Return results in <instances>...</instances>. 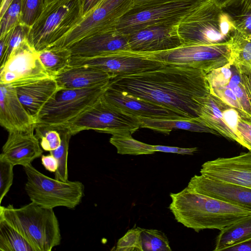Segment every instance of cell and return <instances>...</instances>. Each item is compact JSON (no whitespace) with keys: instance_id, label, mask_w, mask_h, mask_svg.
Here are the masks:
<instances>
[{"instance_id":"6da1fadb","label":"cell","mask_w":251,"mask_h":251,"mask_svg":"<svg viewBox=\"0 0 251 251\" xmlns=\"http://www.w3.org/2000/svg\"><path fill=\"white\" fill-rule=\"evenodd\" d=\"M206 74L202 70L172 64L145 73L114 76L109 86L193 118L198 117V98L210 93Z\"/></svg>"},{"instance_id":"7a4b0ae2","label":"cell","mask_w":251,"mask_h":251,"mask_svg":"<svg viewBox=\"0 0 251 251\" xmlns=\"http://www.w3.org/2000/svg\"><path fill=\"white\" fill-rule=\"evenodd\" d=\"M169 209L176 221L198 232L220 230L251 215V210L196 192L187 186L171 193Z\"/></svg>"},{"instance_id":"3957f363","label":"cell","mask_w":251,"mask_h":251,"mask_svg":"<svg viewBox=\"0 0 251 251\" xmlns=\"http://www.w3.org/2000/svg\"><path fill=\"white\" fill-rule=\"evenodd\" d=\"M0 218L17 230L35 251H50L60 243L59 224L53 208L32 201L18 208L12 204L0 206Z\"/></svg>"},{"instance_id":"277c9868","label":"cell","mask_w":251,"mask_h":251,"mask_svg":"<svg viewBox=\"0 0 251 251\" xmlns=\"http://www.w3.org/2000/svg\"><path fill=\"white\" fill-rule=\"evenodd\" d=\"M182 46L228 42L235 30L233 19L209 0H204L178 25Z\"/></svg>"},{"instance_id":"5b68a950","label":"cell","mask_w":251,"mask_h":251,"mask_svg":"<svg viewBox=\"0 0 251 251\" xmlns=\"http://www.w3.org/2000/svg\"><path fill=\"white\" fill-rule=\"evenodd\" d=\"M210 93L251 119V66L234 60L206 74Z\"/></svg>"},{"instance_id":"8992f818","label":"cell","mask_w":251,"mask_h":251,"mask_svg":"<svg viewBox=\"0 0 251 251\" xmlns=\"http://www.w3.org/2000/svg\"><path fill=\"white\" fill-rule=\"evenodd\" d=\"M81 0H56L47 5L30 27L28 41L37 51L59 40L77 23Z\"/></svg>"},{"instance_id":"52a82bcc","label":"cell","mask_w":251,"mask_h":251,"mask_svg":"<svg viewBox=\"0 0 251 251\" xmlns=\"http://www.w3.org/2000/svg\"><path fill=\"white\" fill-rule=\"evenodd\" d=\"M23 167L26 176L25 189L32 202L47 208L64 206L70 209L81 202L84 186L80 181L50 178L31 164Z\"/></svg>"},{"instance_id":"ba28073f","label":"cell","mask_w":251,"mask_h":251,"mask_svg":"<svg viewBox=\"0 0 251 251\" xmlns=\"http://www.w3.org/2000/svg\"><path fill=\"white\" fill-rule=\"evenodd\" d=\"M60 126L66 128L72 136L89 129L112 135L132 134L141 127V121L139 118L108 101L102 95L74 121Z\"/></svg>"},{"instance_id":"9c48e42d","label":"cell","mask_w":251,"mask_h":251,"mask_svg":"<svg viewBox=\"0 0 251 251\" xmlns=\"http://www.w3.org/2000/svg\"><path fill=\"white\" fill-rule=\"evenodd\" d=\"M110 82L83 89H62L40 111L36 124L64 126L93 105L103 95Z\"/></svg>"},{"instance_id":"30bf717a","label":"cell","mask_w":251,"mask_h":251,"mask_svg":"<svg viewBox=\"0 0 251 251\" xmlns=\"http://www.w3.org/2000/svg\"><path fill=\"white\" fill-rule=\"evenodd\" d=\"M204 0H181L145 7H131L112 29L128 35L156 25H178Z\"/></svg>"},{"instance_id":"8fae6325","label":"cell","mask_w":251,"mask_h":251,"mask_svg":"<svg viewBox=\"0 0 251 251\" xmlns=\"http://www.w3.org/2000/svg\"><path fill=\"white\" fill-rule=\"evenodd\" d=\"M168 65L154 52L120 51L93 57L71 56L69 66H89L108 73L114 76L140 74Z\"/></svg>"},{"instance_id":"7c38bea8","label":"cell","mask_w":251,"mask_h":251,"mask_svg":"<svg viewBox=\"0 0 251 251\" xmlns=\"http://www.w3.org/2000/svg\"><path fill=\"white\" fill-rule=\"evenodd\" d=\"M132 5L133 0H101L68 32L49 47L67 48L84 37L112 29Z\"/></svg>"},{"instance_id":"4fadbf2b","label":"cell","mask_w":251,"mask_h":251,"mask_svg":"<svg viewBox=\"0 0 251 251\" xmlns=\"http://www.w3.org/2000/svg\"><path fill=\"white\" fill-rule=\"evenodd\" d=\"M154 53L158 59L170 65L198 69L206 74L234 60L229 41L213 45L182 46Z\"/></svg>"},{"instance_id":"5bb4252c","label":"cell","mask_w":251,"mask_h":251,"mask_svg":"<svg viewBox=\"0 0 251 251\" xmlns=\"http://www.w3.org/2000/svg\"><path fill=\"white\" fill-rule=\"evenodd\" d=\"M0 69V83L9 84L13 87L53 77L44 68L39 58L38 51L28 40L13 50Z\"/></svg>"},{"instance_id":"9a60e30c","label":"cell","mask_w":251,"mask_h":251,"mask_svg":"<svg viewBox=\"0 0 251 251\" xmlns=\"http://www.w3.org/2000/svg\"><path fill=\"white\" fill-rule=\"evenodd\" d=\"M201 175L209 178L251 188V151L203 163Z\"/></svg>"},{"instance_id":"2e32d148","label":"cell","mask_w":251,"mask_h":251,"mask_svg":"<svg viewBox=\"0 0 251 251\" xmlns=\"http://www.w3.org/2000/svg\"><path fill=\"white\" fill-rule=\"evenodd\" d=\"M178 25H162L147 27L128 34L130 50L140 52L167 51L183 45Z\"/></svg>"},{"instance_id":"e0dca14e","label":"cell","mask_w":251,"mask_h":251,"mask_svg":"<svg viewBox=\"0 0 251 251\" xmlns=\"http://www.w3.org/2000/svg\"><path fill=\"white\" fill-rule=\"evenodd\" d=\"M103 96L109 102L138 118L159 119L188 118L164 106L109 85Z\"/></svg>"},{"instance_id":"ac0fdd59","label":"cell","mask_w":251,"mask_h":251,"mask_svg":"<svg viewBox=\"0 0 251 251\" xmlns=\"http://www.w3.org/2000/svg\"><path fill=\"white\" fill-rule=\"evenodd\" d=\"M67 48L72 56L84 58L130 50L128 35L115 29L84 37Z\"/></svg>"},{"instance_id":"d6986e66","label":"cell","mask_w":251,"mask_h":251,"mask_svg":"<svg viewBox=\"0 0 251 251\" xmlns=\"http://www.w3.org/2000/svg\"><path fill=\"white\" fill-rule=\"evenodd\" d=\"M187 187L198 193L251 210V188L195 175Z\"/></svg>"},{"instance_id":"ffe728a7","label":"cell","mask_w":251,"mask_h":251,"mask_svg":"<svg viewBox=\"0 0 251 251\" xmlns=\"http://www.w3.org/2000/svg\"><path fill=\"white\" fill-rule=\"evenodd\" d=\"M35 126L25 131L8 132L0 155L14 166L30 165L42 155L43 150L34 133Z\"/></svg>"},{"instance_id":"44dd1931","label":"cell","mask_w":251,"mask_h":251,"mask_svg":"<svg viewBox=\"0 0 251 251\" xmlns=\"http://www.w3.org/2000/svg\"><path fill=\"white\" fill-rule=\"evenodd\" d=\"M0 124L8 132L25 131L36 126V120L27 112L14 87L0 83Z\"/></svg>"},{"instance_id":"7402d4cb","label":"cell","mask_w":251,"mask_h":251,"mask_svg":"<svg viewBox=\"0 0 251 251\" xmlns=\"http://www.w3.org/2000/svg\"><path fill=\"white\" fill-rule=\"evenodd\" d=\"M14 88L19 100L36 121L43 107L62 89L55 78L53 77L33 81Z\"/></svg>"},{"instance_id":"603a6c76","label":"cell","mask_w":251,"mask_h":251,"mask_svg":"<svg viewBox=\"0 0 251 251\" xmlns=\"http://www.w3.org/2000/svg\"><path fill=\"white\" fill-rule=\"evenodd\" d=\"M198 101L200 107L198 117L204 124L219 135L240 144L238 135L225 120L224 111L228 104L210 93L198 98Z\"/></svg>"},{"instance_id":"cb8c5ba5","label":"cell","mask_w":251,"mask_h":251,"mask_svg":"<svg viewBox=\"0 0 251 251\" xmlns=\"http://www.w3.org/2000/svg\"><path fill=\"white\" fill-rule=\"evenodd\" d=\"M111 74L89 66H68L55 77L61 89L91 88L110 82Z\"/></svg>"},{"instance_id":"d4e9b609","label":"cell","mask_w":251,"mask_h":251,"mask_svg":"<svg viewBox=\"0 0 251 251\" xmlns=\"http://www.w3.org/2000/svg\"><path fill=\"white\" fill-rule=\"evenodd\" d=\"M139 118L141 121V127L149 128L167 135H169L173 129H176L219 135L206 126L199 117L176 119Z\"/></svg>"},{"instance_id":"484cf974","label":"cell","mask_w":251,"mask_h":251,"mask_svg":"<svg viewBox=\"0 0 251 251\" xmlns=\"http://www.w3.org/2000/svg\"><path fill=\"white\" fill-rule=\"evenodd\" d=\"M251 239V215L220 230L214 251L226 249Z\"/></svg>"},{"instance_id":"4316f807","label":"cell","mask_w":251,"mask_h":251,"mask_svg":"<svg viewBox=\"0 0 251 251\" xmlns=\"http://www.w3.org/2000/svg\"><path fill=\"white\" fill-rule=\"evenodd\" d=\"M39 58L48 74L55 77L69 66L71 53L68 48L48 47L38 51Z\"/></svg>"},{"instance_id":"83f0119b","label":"cell","mask_w":251,"mask_h":251,"mask_svg":"<svg viewBox=\"0 0 251 251\" xmlns=\"http://www.w3.org/2000/svg\"><path fill=\"white\" fill-rule=\"evenodd\" d=\"M0 251H35L25 239L2 218H0Z\"/></svg>"},{"instance_id":"f1b7e54d","label":"cell","mask_w":251,"mask_h":251,"mask_svg":"<svg viewBox=\"0 0 251 251\" xmlns=\"http://www.w3.org/2000/svg\"><path fill=\"white\" fill-rule=\"evenodd\" d=\"M131 133H126L112 135L110 143L120 154H151L155 152L153 145L147 144L134 139Z\"/></svg>"},{"instance_id":"f546056e","label":"cell","mask_w":251,"mask_h":251,"mask_svg":"<svg viewBox=\"0 0 251 251\" xmlns=\"http://www.w3.org/2000/svg\"><path fill=\"white\" fill-rule=\"evenodd\" d=\"M56 128L60 133L61 142L55 150L50 151L58 162V168L55 173V178L61 181L68 180V155L69 145L71 134L65 127L57 126Z\"/></svg>"},{"instance_id":"4dcf8cb0","label":"cell","mask_w":251,"mask_h":251,"mask_svg":"<svg viewBox=\"0 0 251 251\" xmlns=\"http://www.w3.org/2000/svg\"><path fill=\"white\" fill-rule=\"evenodd\" d=\"M235 61L246 65L251 62V34L235 30L230 41Z\"/></svg>"},{"instance_id":"1f68e13d","label":"cell","mask_w":251,"mask_h":251,"mask_svg":"<svg viewBox=\"0 0 251 251\" xmlns=\"http://www.w3.org/2000/svg\"><path fill=\"white\" fill-rule=\"evenodd\" d=\"M143 251H171L166 234L158 230L144 229L141 233Z\"/></svg>"},{"instance_id":"d6a6232c","label":"cell","mask_w":251,"mask_h":251,"mask_svg":"<svg viewBox=\"0 0 251 251\" xmlns=\"http://www.w3.org/2000/svg\"><path fill=\"white\" fill-rule=\"evenodd\" d=\"M35 130L36 137L41 140L40 143L43 150L50 151L55 150L60 146L61 139L56 128L37 124Z\"/></svg>"},{"instance_id":"836d02e7","label":"cell","mask_w":251,"mask_h":251,"mask_svg":"<svg viewBox=\"0 0 251 251\" xmlns=\"http://www.w3.org/2000/svg\"><path fill=\"white\" fill-rule=\"evenodd\" d=\"M22 0H13L0 18V36L21 23Z\"/></svg>"},{"instance_id":"e575fe53","label":"cell","mask_w":251,"mask_h":251,"mask_svg":"<svg viewBox=\"0 0 251 251\" xmlns=\"http://www.w3.org/2000/svg\"><path fill=\"white\" fill-rule=\"evenodd\" d=\"M45 0H22L21 23L31 27L44 9Z\"/></svg>"},{"instance_id":"d590c367","label":"cell","mask_w":251,"mask_h":251,"mask_svg":"<svg viewBox=\"0 0 251 251\" xmlns=\"http://www.w3.org/2000/svg\"><path fill=\"white\" fill-rule=\"evenodd\" d=\"M143 229L139 227H134L129 229L118 240L115 251H143L140 236Z\"/></svg>"},{"instance_id":"8d00e7d4","label":"cell","mask_w":251,"mask_h":251,"mask_svg":"<svg viewBox=\"0 0 251 251\" xmlns=\"http://www.w3.org/2000/svg\"><path fill=\"white\" fill-rule=\"evenodd\" d=\"M30 29V26L21 23L11 30L5 54L0 61V66L5 63L13 50L28 40Z\"/></svg>"},{"instance_id":"74e56055","label":"cell","mask_w":251,"mask_h":251,"mask_svg":"<svg viewBox=\"0 0 251 251\" xmlns=\"http://www.w3.org/2000/svg\"><path fill=\"white\" fill-rule=\"evenodd\" d=\"M14 166L0 155V202L13 183Z\"/></svg>"},{"instance_id":"f35d334b","label":"cell","mask_w":251,"mask_h":251,"mask_svg":"<svg viewBox=\"0 0 251 251\" xmlns=\"http://www.w3.org/2000/svg\"><path fill=\"white\" fill-rule=\"evenodd\" d=\"M237 134L240 140V145L251 151V119L240 116L237 126Z\"/></svg>"},{"instance_id":"ab89813d","label":"cell","mask_w":251,"mask_h":251,"mask_svg":"<svg viewBox=\"0 0 251 251\" xmlns=\"http://www.w3.org/2000/svg\"><path fill=\"white\" fill-rule=\"evenodd\" d=\"M154 150L167 153H174L180 154L192 155L198 151L197 148H183L176 147H170L162 145H153Z\"/></svg>"},{"instance_id":"60d3db41","label":"cell","mask_w":251,"mask_h":251,"mask_svg":"<svg viewBox=\"0 0 251 251\" xmlns=\"http://www.w3.org/2000/svg\"><path fill=\"white\" fill-rule=\"evenodd\" d=\"M41 162L46 170L52 173H55L57 171L58 162L51 154L42 155L41 156Z\"/></svg>"},{"instance_id":"b9f144b4","label":"cell","mask_w":251,"mask_h":251,"mask_svg":"<svg viewBox=\"0 0 251 251\" xmlns=\"http://www.w3.org/2000/svg\"><path fill=\"white\" fill-rule=\"evenodd\" d=\"M101 0H81L80 17L79 20L86 16Z\"/></svg>"},{"instance_id":"7bdbcfd3","label":"cell","mask_w":251,"mask_h":251,"mask_svg":"<svg viewBox=\"0 0 251 251\" xmlns=\"http://www.w3.org/2000/svg\"><path fill=\"white\" fill-rule=\"evenodd\" d=\"M181 0H133L132 7H145Z\"/></svg>"},{"instance_id":"ee69618b","label":"cell","mask_w":251,"mask_h":251,"mask_svg":"<svg viewBox=\"0 0 251 251\" xmlns=\"http://www.w3.org/2000/svg\"><path fill=\"white\" fill-rule=\"evenodd\" d=\"M222 9L237 7L242 0H209Z\"/></svg>"},{"instance_id":"f6af8a7d","label":"cell","mask_w":251,"mask_h":251,"mask_svg":"<svg viewBox=\"0 0 251 251\" xmlns=\"http://www.w3.org/2000/svg\"><path fill=\"white\" fill-rule=\"evenodd\" d=\"M225 251H251V239L242 243L233 245Z\"/></svg>"},{"instance_id":"bcb514c9","label":"cell","mask_w":251,"mask_h":251,"mask_svg":"<svg viewBox=\"0 0 251 251\" xmlns=\"http://www.w3.org/2000/svg\"><path fill=\"white\" fill-rule=\"evenodd\" d=\"M239 6V14H251V0H242L237 7Z\"/></svg>"},{"instance_id":"7dc6e473","label":"cell","mask_w":251,"mask_h":251,"mask_svg":"<svg viewBox=\"0 0 251 251\" xmlns=\"http://www.w3.org/2000/svg\"><path fill=\"white\" fill-rule=\"evenodd\" d=\"M13 0H2L0 5V18L2 16Z\"/></svg>"},{"instance_id":"c3c4849f","label":"cell","mask_w":251,"mask_h":251,"mask_svg":"<svg viewBox=\"0 0 251 251\" xmlns=\"http://www.w3.org/2000/svg\"><path fill=\"white\" fill-rule=\"evenodd\" d=\"M54 0H45L44 7Z\"/></svg>"},{"instance_id":"681fc988","label":"cell","mask_w":251,"mask_h":251,"mask_svg":"<svg viewBox=\"0 0 251 251\" xmlns=\"http://www.w3.org/2000/svg\"><path fill=\"white\" fill-rule=\"evenodd\" d=\"M2 0H0V1H1Z\"/></svg>"}]
</instances>
